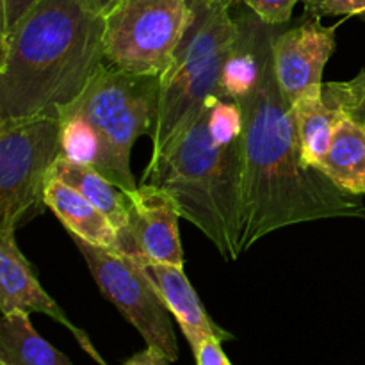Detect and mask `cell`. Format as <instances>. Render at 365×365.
Masks as SVG:
<instances>
[{
  "label": "cell",
  "instance_id": "1",
  "mask_svg": "<svg viewBox=\"0 0 365 365\" xmlns=\"http://www.w3.org/2000/svg\"><path fill=\"white\" fill-rule=\"evenodd\" d=\"M264 46L262 73L239 100L242 116L241 255L271 232L331 217H365L360 196L303 160L291 103L274 71L273 41Z\"/></svg>",
  "mask_w": 365,
  "mask_h": 365
},
{
  "label": "cell",
  "instance_id": "2",
  "mask_svg": "<svg viewBox=\"0 0 365 365\" xmlns=\"http://www.w3.org/2000/svg\"><path fill=\"white\" fill-rule=\"evenodd\" d=\"M103 31L88 0H39L0 41V123L59 120L106 64Z\"/></svg>",
  "mask_w": 365,
  "mask_h": 365
},
{
  "label": "cell",
  "instance_id": "3",
  "mask_svg": "<svg viewBox=\"0 0 365 365\" xmlns=\"http://www.w3.org/2000/svg\"><path fill=\"white\" fill-rule=\"evenodd\" d=\"M170 192L227 262L241 257L242 116L237 102L210 96L198 114L152 157L141 184Z\"/></svg>",
  "mask_w": 365,
  "mask_h": 365
},
{
  "label": "cell",
  "instance_id": "4",
  "mask_svg": "<svg viewBox=\"0 0 365 365\" xmlns=\"http://www.w3.org/2000/svg\"><path fill=\"white\" fill-rule=\"evenodd\" d=\"M159 91L157 75L103 64L84 93L59 114L63 153L95 168L125 192L135 191L130 152L139 135L152 134Z\"/></svg>",
  "mask_w": 365,
  "mask_h": 365
},
{
  "label": "cell",
  "instance_id": "5",
  "mask_svg": "<svg viewBox=\"0 0 365 365\" xmlns=\"http://www.w3.org/2000/svg\"><path fill=\"white\" fill-rule=\"evenodd\" d=\"M191 20L170 68L160 75L157 120L150 134L152 157L202 110L210 96L220 95L225 57L239 34L227 0H189Z\"/></svg>",
  "mask_w": 365,
  "mask_h": 365
},
{
  "label": "cell",
  "instance_id": "6",
  "mask_svg": "<svg viewBox=\"0 0 365 365\" xmlns=\"http://www.w3.org/2000/svg\"><path fill=\"white\" fill-rule=\"evenodd\" d=\"M63 155L57 118L0 123V230L38 216L53 164Z\"/></svg>",
  "mask_w": 365,
  "mask_h": 365
},
{
  "label": "cell",
  "instance_id": "7",
  "mask_svg": "<svg viewBox=\"0 0 365 365\" xmlns=\"http://www.w3.org/2000/svg\"><path fill=\"white\" fill-rule=\"evenodd\" d=\"M103 18L106 63L160 77L184 38L191 6L189 0H116Z\"/></svg>",
  "mask_w": 365,
  "mask_h": 365
},
{
  "label": "cell",
  "instance_id": "8",
  "mask_svg": "<svg viewBox=\"0 0 365 365\" xmlns=\"http://www.w3.org/2000/svg\"><path fill=\"white\" fill-rule=\"evenodd\" d=\"M71 239L84 257L86 266L103 298L123 314L148 348L163 353L171 364L177 362L178 342L171 312L145 266L127 253L100 248L75 235Z\"/></svg>",
  "mask_w": 365,
  "mask_h": 365
},
{
  "label": "cell",
  "instance_id": "9",
  "mask_svg": "<svg viewBox=\"0 0 365 365\" xmlns=\"http://www.w3.org/2000/svg\"><path fill=\"white\" fill-rule=\"evenodd\" d=\"M127 195L130 220L127 237L121 242V253L184 267V252L178 234V220L182 216L170 192L146 182Z\"/></svg>",
  "mask_w": 365,
  "mask_h": 365
},
{
  "label": "cell",
  "instance_id": "10",
  "mask_svg": "<svg viewBox=\"0 0 365 365\" xmlns=\"http://www.w3.org/2000/svg\"><path fill=\"white\" fill-rule=\"evenodd\" d=\"M339 25L321 24L310 16L294 29L278 32L273 41L274 71L284 98L294 103L307 89L323 86V71L335 52V32Z\"/></svg>",
  "mask_w": 365,
  "mask_h": 365
},
{
  "label": "cell",
  "instance_id": "11",
  "mask_svg": "<svg viewBox=\"0 0 365 365\" xmlns=\"http://www.w3.org/2000/svg\"><path fill=\"white\" fill-rule=\"evenodd\" d=\"M16 230H0V310L2 314L25 312L45 314L59 324H63L75 337L82 349L98 365H107L93 346L91 339L75 327L64 310L52 299V296L41 287L34 269L18 248L14 239Z\"/></svg>",
  "mask_w": 365,
  "mask_h": 365
},
{
  "label": "cell",
  "instance_id": "12",
  "mask_svg": "<svg viewBox=\"0 0 365 365\" xmlns=\"http://www.w3.org/2000/svg\"><path fill=\"white\" fill-rule=\"evenodd\" d=\"M138 260L152 277L160 298L166 303L178 327L182 328V334L187 339L192 353L198 351L202 342L209 337H217L221 341L234 339L230 331L223 330L210 319L191 282L185 277L184 267L152 262V260Z\"/></svg>",
  "mask_w": 365,
  "mask_h": 365
},
{
  "label": "cell",
  "instance_id": "13",
  "mask_svg": "<svg viewBox=\"0 0 365 365\" xmlns=\"http://www.w3.org/2000/svg\"><path fill=\"white\" fill-rule=\"evenodd\" d=\"M45 207L56 214L71 235L100 248L121 253L120 234L109 217L64 182L50 178L45 191Z\"/></svg>",
  "mask_w": 365,
  "mask_h": 365
},
{
  "label": "cell",
  "instance_id": "14",
  "mask_svg": "<svg viewBox=\"0 0 365 365\" xmlns=\"http://www.w3.org/2000/svg\"><path fill=\"white\" fill-rule=\"evenodd\" d=\"M50 178L64 182L71 189L81 192L86 200H89L96 209L102 210L114 225L123 242L128 232V220H130V203L123 189L113 184L95 168L71 160L64 153L53 164Z\"/></svg>",
  "mask_w": 365,
  "mask_h": 365
},
{
  "label": "cell",
  "instance_id": "15",
  "mask_svg": "<svg viewBox=\"0 0 365 365\" xmlns=\"http://www.w3.org/2000/svg\"><path fill=\"white\" fill-rule=\"evenodd\" d=\"M319 170L349 195H365V127L342 116Z\"/></svg>",
  "mask_w": 365,
  "mask_h": 365
},
{
  "label": "cell",
  "instance_id": "16",
  "mask_svg": "<svg viewBox=\"0 0 365 365\" xmlns=\"http://www.w3.org/2000/svg\"><path fill=\"white\" fill-rule=\"evenodd\" d=\"M291 109L303 160L309 168L319 170L334 139L335 125L344 114L328 107L323 98V86L302 93Z\"/></svg>",
  "mask_w": 365,
  "mask_h": 365
},
{
  "label": "cell",
  "instance_id": "17",
  "mask_svg": "<svg viewBox=\"0 0 365 365\" xmlns=\"http://www.w3.org/2000/svg\"><path fill=\"white\" fill-rule=\"evenodd\" d=\"M0 365H71V360L34 330L29 314L11 312L0 319Z\"/></svg>",
  "mask_w": 365,
  "mask_h": 365
},
{
  "label": "cell",
  "instance_id": "18",
  "mask_svg": "<svg viewBox=\"0 0 365 365\" xmlns=\"http://www.w3.org/2000/svg\"><path fill=\"white\" fill-rule=\"evenodd\" d=\"M323 98L328 107L365 127V70L348 82L323 84Z\"/></svg>",
  "mask_w": 365,
  "mask_h": 365
},
{
  "label": "cell",
  "instance_id": "19",
  "mask_svg": "<svg viewBox=\"0 0 365 365\" xmlns=\"http://www.w3.org/2000/svg\"><path fill=\"white\" fill-rule=\"evenodd\" d=\"M237 2H245L264 24L280 27L291 20L292 11L299 0H237Z\"/></svg>",
  "mask_w": 365,
  "mask_h": 365
},
{
  "label": "cell",
  "instance_id": "20",
  "mask_svg": "<svg viewBox=\"0 0 365 365\" xmlns=\"http://www.w3.org/2000/svg\"><path fill=\"white\" fill-rule=\"evenodd\" d=\"M309 16H365V0H305Z\"/></svg>",
  "mask_w": 365,
  "mask_h": 365
},
{
  "label": "cell",
  "instance_id": "21",
  "mask_svg": "<svg viewBox=\"0 0 365 365\" xmlns=\"http://www.w3.org/2000/svg\"><path fill=\"white\" fill-rule=\"evenodd\" d=\"M39 0H2V27H0V41L7 38L16 27L18 21L38 4Z\"/></svg>",
  "mask_w": 365,
  "mask_h": 365
},
{
  "label": "cell",
  "instance_id": "22",
  "mask_svg": "<svg viewBox=\"0 0 365 365\" xmlns=\"http://www.w3.org/2000/svg\"><path fill=\"white\" fill-rule=\"evenodd\" d=\"M221 339L209 337L202 342L198 351L195 353L196 365H232L228 356L221 348Z\"/></svg>",
  "mask_w": 365,
  "mask_h": 365
},
{
  "label": "cell",
  "instance_id": "23",
  "mask_svg": "<svg viewBox=\"0 0 365 365\" xmlns=\"http://www.w3.org/2000/svg\"><path fill=\"white\" fill-rule=\"evenodd\" d=\"M170 364L171 362L163 355V353L146 346V349L135 353V355L130 356V359H128L123 365H170Z\"/></svg>",
  "mask_w": 365,
  "mask_h": 365
},
{
  "label": "cell",
  "instance_id": "24",
  "mask_svg": "<svg viewBox=\"0 0 365 365\" xmlns=\"http://www.w3.org/2000/svg\"><path fill=\"white\" fill-rule=\"evenodd\" d=\"M88 2L91 4V6L95 7V9L98 11V13L106 14L107 11H109L110 7H113V4L116 2V0H88Z\"/></svg>",
  "mask_w": 365,
  "mask_h": 365
},
{
  "label": "cell",
  "instance_id": "25",
  "mask_svg": "<svg viewBox=\"0 0 365 365\" xmlns=\"http://www.w3.org/2000/svg\"><path fill=\"white\" fill-rule=\"evenodd\" d=\"M227 2L230 4V6H232V4H235V2H237V0H227Z\"/></svg>",
  "mask_w": 365,
  "mask_h": 365
}]
</instances>
